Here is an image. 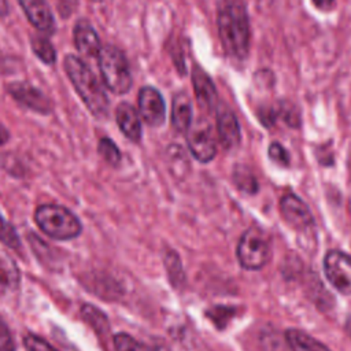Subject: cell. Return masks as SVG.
Segmentation results:
<instances>
[{"instance_id": "1", "label": "cell", "mask_w": 351, "mask_h": 351, "mask_svg": "<svg viewBox=\"0 0 351 351\" xmlns=\"http://www.w3.org/2000/svg\"><path fill=\"white\" fill-rule=\"evenodd\" d=\"M218 34L225 52L234 59H244L250 51V23L241 0H223L217 15Z\"/></svg>"}, {"instance_id": "2", "label": "cell", "mask_w": 351, "mask_h": 351, "mask_svg": "<svg viewBox=\"0 0 351 351\" xmlns=\"http://www.w3.org/2000/svg\"><path fill=\"white\" fill-rule=\"evenodd\" d=\"M63 64L73 86L88 110L96 118H104L108 112V99L93 71L75 55H67Z\"/></svg>"}, {"instance_id": "3", "label": "cell", "mask_w": 351, "mask_h": 351, "mask_svg": "<svg viewBox=\"0 0 351 351\" xmlns=\"http://www.w3.org/2000/svg\"><path fill=\"white\" fill-rule=\"evenodd\" d=\"M34 219L37 226L55 240H70L82 232L80 219L69 208L59 204L38 206Z\"/></svg>"}, {"instance_id": "4", "label": "cell", "mask_w": 351, "mask_h": 351, "mask_svg": "<svg viewBox=\"0 0 351 351\" xmlns=\"http://www.w3.org/2000/svg\"><path fill=\"white\" fill-rule=\"evenodd\" d=\"M99 69L106 86L115 95H123L132 88V73L129 63L121 49L104 45L99 52Z\"/></svg>"}, {"instance_id": "5", "label": "cell", "mask_w": 351, "mask_h": 351, "mask_svg": "<svg viewBox=\"0 0 351 351\" xmlns=\"http://www.w3.org/2000/svg\"><path fill=\"white\" fill-rule=\"evenodd\" d=\"M269 256L270 244L267 234L256 226L247 229L237 244L240 265L247 270H259L269 262Z\"/></svg>"}, {"instance_id": "6", "label": "cell", "mask_w": 351, "mask_h": 351, "mask_svg": "<svg viewBox=\"0 0 351 351\" xmlns=\"http://www.w3.org/2000/svg\"><path fill=\"white\" fill-rule=\"evenodd\" d=\"M186 133L188 147L195 159L202 163H207L214 159L217 154V144L214 140L213 129L206 119H197L192 122Z\"/></svg>"}, {"instance_id": "7", "label": "cell", "mask_w": 351, "mask_h": 351, "mask_svg": "<svg viewBox=\"0 0 351 351\" xmlns=\"http://www.w3.org/2000/svg\"><path fill=\"white\" fill-rule=\"evenodd\" d=\"M324 270L329 282L343 295H351V258L330 250L324 258Z\"/></svg>"}, {"instance_id": "8", "label": "cell", "mask_w": 351, "mask_h": 351, "mask_svg": "<svg viewBox=\"0 0 351 351\" xmlns=\"http://www.w3.org/2000/svg\"><path fill=\"white\" fill-rule=\"evenodd\" d=\"M138 111L149 126H160L166 119V103L162 95L152 86H144L138 92Z\"/></svg>"}, {"instance_id": "9", "label": "cell", "mask_w": 351, "mask_h": 351, "mask_svg": "<svg viewBox=\"0 0 351 351\" xmlns=\"http://www.w3.org/2000/svg\"><path fill=\"white\" fill-rule=\"evenodd\" d=\"M7 90L10 95L22 106L40 112L49 114L52 111V103L49 99L36 86L27 82H12L7 85Z\"/></svg>"}, {"instance_id": "10", "label": "cell", "mask_w": 351, "mask_h": 351, "mask_svg": "<svg viewBox=\"0 0 351 351\" xmlns=\"http://www.w3.org/2000/svg\"><path fill=\"white\" fill-rule=\"evenodd\" d=\"M280 211L284 219L298 230H304L313 225V215L307 204L293 193H287L281 197Z\"/></svg>"}, {"instance_id": "11", "label": "cell", "mask_w": 351, "mask_h": 351, "mask_svg": "<svg viewBox=\"0 0 351 351\" xmlns=\"http://www.w3.org/2000/svg\"><path fill=\"white\" fill-rule=\"evenodd\" d=\"M29 22L43 34L55 32V21L51 7L45 0H18Z\"/></svg>"}, {"instance_id": "12", "label": "cell", "mask_w": 351, "mask_h": 351, "mask_svg": "<svg viewBox=\"0 0 351 351\" xmlns=\"http://www.w3.org/2000/svg\"><path fill=\"white\" fill-rule=\"evenodd\" d=\"M191 80H192L197 104L200 106V108H203L206 111H211L215 107V103L218 99V93H217L213 80L199 66L193 67Z\"/></svg>"}, {"instance_id": "13", "label": "cell", "mask_w": 351, "mask_h": 351, "mask_svg": "<svg viewBox=\"0 0 351 351\" xmlns=\"http://www.w3.org/2000/svg\"><path fill=\"white\" fill-rule=\"evenodd\" d=\"M217 132L223 148L232 149L240 143V126L236 115L229 108L217 111Z\"/></svg>"}, {"instance_id": "14", "label": "cell", "mask_w": 351, "mask_h": 351, "mask_svg": "<svg viewBox=\"0 0 351 351\" xmlns=\"http://www.w3.org/2000/svg\"><path fill=\"white\" fill-rule=\"evenodd\" d=\"M74 43L77 49L88 58L97 56L101 49L96 30L85 19H80L74 26Z\"/></svg>"}, {"instance_id": "15", "label": "cell", "mask_w": 351, "mask_h": 351, "mask_svg": "<svg viewBox=\"0 0 351 351\" xmlns=\"http://www.w3.org/2000/svg\"><path fill=\"white\" fill-rule=\"evenodd\" d=\"M115 118L121 132L129 140L138 143L141 138V121L136 108L129 103H121L117 107Z\"/></svg>"}, {"instance_id": "16", "label": "cell", "mask_w": 351, "mask_h": 351, "mask_svg": "<svg viewBox=\"0 0 351 351\" xmlns=\"http://www.w3.org/2000/svg\"><path fill=\"white\" fill-rule=\"evenodd\" d=\"M21 273L15 261L0 250V298L18 291Z\"/></svg>"}, {"instance_id": "17", "label": "cell", "mask_w": 351, "mask_h": 351, "mask_svg": "<svg viewBox=\"0 0 351 351\" xmlns=\"http://www.w3.org/2000/svg\"><path fill=\"white\" fill-rule=\"evenodd\" d=\"M192 123V104L185 92H178L171 103V125L178 133H186Z\"/></svg>"}, {"instance_id": "18", "label": "cell", "mask_w": 351, "mask_h": 351, "mask_svg": "<svg viewBox=\"0 0 351 351\" xmlns=\"http://www.w3.org/2000/svg\"><path fill=\"white\" fill-rule=\"evenodd\" d=\"M285 339L292 351H330L325 344L300 329H288Z\"/></svg>"}, {"instance_id": "19", "label": "cell", "mask_w": 351, "mask_h": 351, "mask_svg": "<svg viewBox=\"0 0 351 351\" xmlns=\"http://www.w3.org/2000/svg\"><path fill=\"white\" fill-rule=\"evenodd\" d=\"M114 348L115 351H167L163 346H147L137 341L128 333H117L114 336Z\"/></svg>"}, {"instance_id": "20", "label": "cell", "mask_w": 351, "mask_h": 351, "mask_svg": "<svg viewBox=\"0 0 351 351\" xmlns=\"http://www.w3.org/2000/svg\"><path fill=\"white\" fill-rule=\"evenodd\" d=\"M32 49L40 60L47 64H53L56 60V51L51 41L44 34H34L32 37Z\"/></svg>"}, {"instance_id": "21", "label": "cell", "mask_w": 351, "mask_h": 351, "mask_svg": "<svg viewBox=\"0 0 351 351\" xmlns=\"http://www.w3.org/2000/svg\"><path fill=\"white\" fill-rule=\"evenodd\" d=\"M165 266H166V271H167V276H169L173 287H176V288L181 287V284L185 281V277H184V271H182L181 259L176 251L169 250L166 252Z\"/></svg>"}, {"instance_id": "22", "label": "cell", "mask_w": 351, "mask_h": 351, "mask_svg": "<svg viewBox=\"0 0 351 351\" xmlns=\"http://www.w3.org/2000/svg\"><path fill=\"white\" fill-rule=\"evenodd\" d=\"M233 181L236 186L244 192L255 193L258 191V182L252 171L245 166H236L233 170Z\"/></svg>"}, {"instance_id": "23", "label": "cell", "mask_w": 351, "mask_h": 351, "mask_svg": "<svg viewBox=\"0 0 351 351\" xmlns=\"http://www.w3.org/2000/svg\"><path fill=\"white\" fill-rule=\"evenodd\" d=\"M81 314H82L84 319L86 322H89L97 332L101 333V332L108 329V321H107L106 315L100 310H97L96 307L85 304L81 308Z\"/></svg>"}, {"instance_id": "24", "label": "cell", "mask_w": 351, "mask_h": 351, "mask_svg": "<svg viewBox=\"0 0 351 351\" xmlns=\"http://www.w3.org/2000/svg\"><path fill=\"white\" fill-rule=\"evenodd\" d=\"M97 151L101 155V158L111 166H118L121 162V151L115 145V143L107 137L100 138Z\"/></svg>"}, {"instance_id": "25", "label": "cell", "mask_w": 351, "mask_h": 351, "mask_svg": "<svg viewBox=\"0 0 351 351\" xmlns=\"http://www.w3.org/2000/svg\"><path fill=\"white\" fill-rule=\"evenodd\" d=\"M0 240L10 248L18 250L21 245L19 237L16 230L11 223H8L1 215H0Z\"/></svg>"}, {"instance_id": "26", "label": "cell", "mask_w": 351, "mask_h": 351, "mask_svg": "<svg viewBox=\"0 0 351 351\" xmlns=\"http://www.w3.org/2000/svg\"><path fill=\"white\" fill-rule=\"evenodd\" d=\"M206 314L218 328H223L229 322V319L234 315V308L217 306V307H213L211 310H207Z\"/></svg>"}, {"instance_id": "27", "label": "cell", "mask_w": 351, "mask_h": 351, "mask_svg": "<svg viewBox=\"0 0 351 351\" xmlns=\"http://www.w3.org/2000/svg\"><path fill=\"white\" fill-rule=\"evenodd\" d=\"M277 114L292 128H298L300 125L299 111L291 103H280Z\"/></svg>"}, {"instance_id": "28", "label": "cell", "mask_w": 351, "mask_h": 351, "mask_svg": "<svg viewBox=\"0 0 351 351\" xmlns=\"http://www.w3.org/2000/svg\"><path fill=\"white\" fill-rule=\"evenodd\" d=\"M23 341H25V347L27 351H58L48 341H45L44 339H41L36 335L25 336Z\"/></svg>"}, {"instance_id": "29", "label": "cell", "mask_w": 351, "mask_h": 351, "mask_svg": "<svg viewBox=\"0 0 351 351\" xmlns=\"http://www.w3.org/2000/svg\"><path fill=\"white\" fill-rule=\"evenodd\" d=\"M267 154L271 158V160H274L276 163H278L281 166H288L289 165V155H288L287 149L280 143H271L269 145Z\"/></svg>"}, {"instance_id": "30", "label": "cell", "mask_w": 351, "mask_h": 351, "mask_svg": "<svg viewBox=\"0 0 351 351\" xmlns=\"http://www.w3.org/2000/svg\"><path fill=\"white\" fill-rule=\"evenodd\" d=\"M0 351H15V343H14L12 335L1 317H0Z\"/></svg>"}, {"instance_id": "31", "label": "cell", "mask_w": 351, "mask_h": 351, "mask_svg": "<svg viewBox=\"0 0 351 351\" xmlns=\"http://www.w3.org/2000/svg\"><path fill=\"white\" fill-rule=\"evenodd\" d=\"M258 114H259V119H261V122H262L266 128L273 126V123L276 122V119H277V117H278L277 110H274V108H271V107L259 108Z\"/></svg>"}, {"instance_id": "32", "label": "cell", "mask_w": 351, "mask_h": 351, "mask_svg": "<svg viewBox=\"0 0 351 351\" xmlns=\"http://www.w3.org/2000/svg\"><path fill=\"white\" fill-rule=\"evenodd\" d=\"M78 5V0H59V7H60V12L63 16H69L74 8Z\"/></svg>"}, {"instance_id": "33", "label": "cell", "mask_w": 351, "mask_h": 351, "mask_svg": "<svg viewBox=\"0 0 351 351\" xmlns=\"http://www.w3.org/2000/svg\"><path fill=\"white\" fill-rule=\"evenodd\" d=\"M311 1L321 11H330L336 4V0H311Z\"/></svg>"}, {"instance_id": "34", "label": "cell", "mask_w": 351, "mask_h": 351, "mask_svg": "<svg viewBox=\"0 0 351 351\" xmlns=\"http://www.w3.org/2000/svg\"><path fill=\"white\" fill-rule=\"evenodd\" d=\"M8 138H10L8 130L4 128V125L0 123V145H1V144H5V143L8 141Z\"/></svg>"}, {"instance_id": "35", "label": "cell", "mask_w": 351, "mask_h": 351, "mask_svg": "<svg viewBox=\"0 0 351 351\" xmlns=\"http://www.w3.org/2000/svg\"><path fill=\"white\" fill-rule=\"evenodd\" d=\"M346 329H347V332H348V335H350V337H351V317L347 319V322H346Z\"/></svg>"}, {"instance_id": "36", "label": "cell", "mask_w": 351, "mask_h": 351, "mask_svg": "<svg viewBox=\"0 0 351 351\" xmlns=\"http://www.w3.org/2000/svg\"><path fill=\"white\" fill-rule=\"evenodd\" d=\"M92 1H100V0H92Z\"/></svg>"}]
</instances>
